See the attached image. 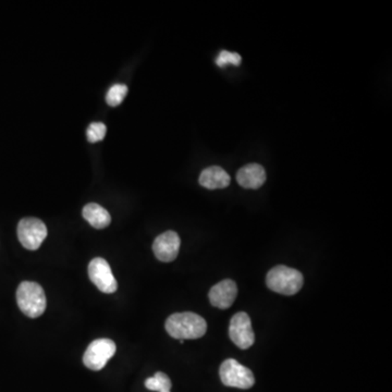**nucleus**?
<instances>
[{
  "label": "nucleus",
  "instance_id": "10",
  "mask_svg": "<svg viewBox=\"0 0 392 392\" xmlns=\"http://www.w3.org/2000/svg\"><path fill=\"white\" fill-rule=\"evenodd\" d=\"M236 295H238L236 283L234 281L226 279V281H220L217 285H215L210 289L208 297H210L212 306L226 309H229L234 304Z\"/></svg>",
  "mask_w": 392,
  "mask_h": 392
},
{
  "label": "nucleus",
  "instance_id": "4",
  "mask_svg": "<svg viewBox=\"0 0 392 392\" xmlns=\"http://www.w3.org/2000/svg\"><path fill=\"white\" fill-rule=\"evenodd\" d=\"M220 379L227 387L250 389L255 383L252 370L241 365L238 360L228 358L220 366Z\"/></svg>",
  "mask_w": 392,
  "mask_h": 392
},
{
  "label": "nucleus",
  "instance_id": "8",
  "mask_svg": "<svg viewBox=\"0 0 392 392\" xmlns=\"http://www.w3.org/2000/svg\"><path fill=\"white\" fill-rule=\"evenodd\" d=\"M229 336L232 342L242 350L251 348L255 342L251 318L244 312L236 313L230 320Z\"/></svg>",
  "mask_w": 392,
  "mask_h": 392
},
{
  "label": "nucleus",
  "instance_id": "6",
  "mask_svg": "<svg viewBox=\"0 0 392 392\" xmlns=\"http://www.w3.org/2000/svg\"><path fill=\"white\" fill-rule=\"evenodd\" d=\"M117 346L110 339H97L86 349L83 363L92 370H100L105 367L108 360L115 356Z\"/></svg>",
  "mask_w": 392,
  "mask_h": 392
},
{
  "label": "nucleus",
  "instance_id": "16",
  "mask_svg": "<svg viewBox=\"0 0 392 392\" xmlns=\"http://www.w3.org/2000/svg\"><path fill=\"white\" fill-rule=\"evenodd\" d=\"M107 127L102 122H93L86 130V137L90 143H97L105 137Z\"/></svg>",
  "mask_w": 392,
  "mask_h": 392
},
{
  "label": "nucleus",
  "instance_id": "15",
  "mask_svg": "<svg viewBox=\"0 0 392 392\" xmlns=\"http://www.w3.org/2000/svg\"><path fill=\"white\" fill-rule=\"evenodd\" d=\"M128 94V86L125 84H115L108 90L106 100L107 104L111 107H117L123 102Z\"/></svg>",
  "mask_w": 392,
  "mask_h": 392
},
{
  "label": "nucleus",
  "instance_id": "14",
  "mask_svg": "<svg viewBox=\"0 0 392 392\" xmlns=\"http://www.w3.org/2000/svg\"><path fill=\"white\" fill-rule=\"evenodd\" d=\"M145 387L151 391L170 392L171 380L166 374L157 372L154 377L147 378Z\"/></svg>",
  "mask_w": 392,
  "mask_h": 392
},
{
  "label": "nucleus",
  "instance_id": "9",
  "mask_svg": "<svg viewBox=\"0 0 392 392\" xmlns=\"http://www.w3.org/2000/svg\"><path fill=\"white\" fill-rule=\"evenodd\" d=\"M180 244V238L177 232H163L154 241V254L158 261L163 262V263L173 262L178 256Z\"/></svg>",
  "mask_w": 392,
  "mask_h": 392
},
{
  "label": "nucleus",
  "instance_id": "17",
  "mask_svg": "<svg viewBox=\"0 0 392 392\" xmlns=\"http://www.w3.org/2000/svg\"><path fill=\"white\" fill-rule=\"evenodd\" d=\"M242 58L239 54L236 53H230V51L222 50L220 51L219 56L216 59V64L220 68H224L228 64L234 65V66H239L241 64Z\"/></svg>",
  "mask_w": 392,
  "mask_h": 392
},
{
  "label": "nucleus",
  "instance_id": "1",
  "mask_svg": "<svg viewBox=\"0 0 392 392\" xmlns=\"http://www.w3.org/2000/svg\"><path fill=\"white\" fill-rule=\"evenodd\" d=\"M165 327L170 337L183 342L202 338L208 330L205 319L200 315L191 312L171 315L167 319Z\"/></svg>",
  "mask_w": 392,
  "mask_h": 392
},
{
  "label": "nucleus",
  "instance_id": "5",
  "mask_svg": "<svg viewBox=\"0 0 392 392\" xmlns=\"http://www.w3.org/2000/svg\"><path fill=\"white\" fill-rule=\"evenodd\" d=\"M17 232L20 243L22 244L23 248L35 251L46 239L47 227L39 218H23L18 224Z\"/></svg>",
  "mask_w": 392,
  "mask_h": 392
},
{
  "label": "nucleus",
  "instance_id": "12",
  "mask_svg": "<svg viewBox=\"0 0 392 392\" xmlns=\"http://www.w3.org/2000/svg\"><path fill=\"white\" fill-rule=\"evenodd\" d=\"M230 175L220 167L212 166L204 169L200 175V184L208 190L224 189L230 184Z\"/></svg>",
  "mask_w": 392,
  "mask_h": 392
},
{
  "label": "nucleus",
  "instance_id": "2",
  "mask_svg": "<svg viewBox=\"0 0 392 392\" xmlns=\"http://www.w3.org/2000/svg\"><path fill=\"white\" fill-rule=\"evenodd\" d=\"M303 275L295 268L279 265L271 268L266 277V285L271 291L283 295H295L302 289Z\"/></svg>",
  "mask_w": 392,
  "mask_h": 392
},
{
  "label": "nucleus",
  "instance_id": "11",
  "mask_svg": "<svg viewBox=\"0 0 392 392\" xmlns=\"http://www.w3.org/2000/svg\"><path fill=\"white\" fill-rule=\"evenodd\" d=\"M236 181L242 188L256 190L265 183V169L259 163H249L238 171Z\"/></svg>",
  "mask_w": 392,
  "mask_h": 392
},
{
  "label": "nucleus",
  "instance_id": "13",
  "mask_svg": "<svg viewBox=\"0 0 392 392\" xmlns=\"http://www.w3.org/2000/svg\"><path fill=\"white\" fill-rule=\"evenodd\" d=\"M82 215H83L84 219L95 229H104L111 222L109 212L95 203L86 205L82 210Z\"/></svg>",
  "mask_w": 392,
  "mask_h": 392
},
{
  "label": "nucleus",
  "instance_id": "7",
  "mask_svg": "<svg viewBox=\"0 0 392 392\" xmlns=\"http://www.w3.org/2000/svg\"><path fill=\"white\" fill-rule=\"evenodd\" d=\"M88 277L90 281L102 293H114L117 291L118 283L107 261L96 257L88 265Z\"/></svg>",
  "mask_w": 392,
  "mask_h": 392
},
{
  "label": "nucleus",
  "instance_id": "3",
  "mask_svg": "<svg viewBox=\"0 0 392 392\" xmlns=\"http://www.w3.org/2000/svg\"><path fill=\"white\" fill-rule=\"evenodd\" d=\"M17 303L23 314L29 318L42 316L47 306L44 289L39 283L23 281L18 288Z\"/></svg>",
  "mask_w": 392,
  "mask_h": 392
}]
</instances>
